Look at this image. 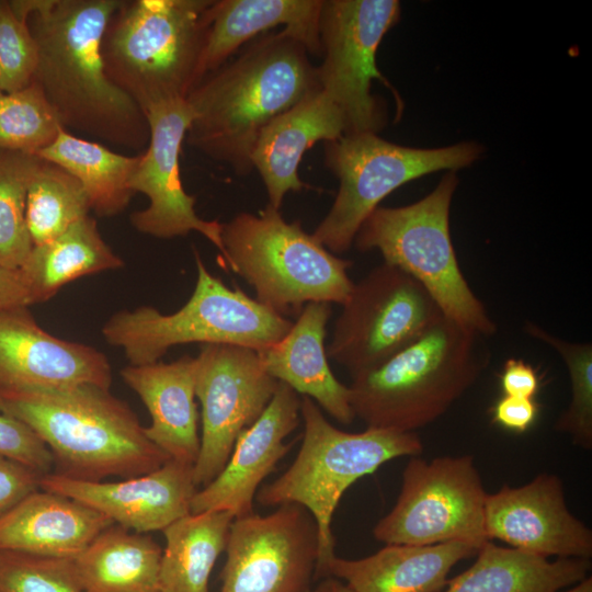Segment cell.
<instances>
[{"label": "cell", "instance_id": "cell-1", "mask_svg": "<svg viewBox=\"0 0 592 592\" xmlns=\"http://www.w3.org/2000/svg\"><path fill=\"white\" fill-rule=\"evenodd\" d=\"M38 50L34 80L62 128L141 153L149 143L145 112L109 78L105 30L123 0H19Z\"/></svg>", "mask_w": 592, "mask_h": 592}, {"label": "cell", "instance_id": "cell-15", "mask_svg": "<svg viewBox=\"0 0 592 592\" xmlns=\"http://www.w3.org/2000/svg\"><path fill=\"white\" fill-rule=\"evenodd\" d=\"M219 592H310L319 539L312 515L284 504L236 517L226 545Z\"/></svg>", "mask_w": 592, "mask_h": 592}, {"label": "cell", "instance_id": "cell-43", "mask_svg": "<svg viewBox=\"0 0 592 592\" xmlns=\"http://www.w3.org/2000/svg\"><path fill=\"white\" fill-rule=\"evenodd\" d=\"M310 592H352L349 587L334 577H325L311 588Z\"/></svg>", "mask_w": 592, "mask_h": 592}, {"label": "cell", "instance_id": "cell-3", "mask_svg": "<svg viewBox=\"0 0 592 592\" xmlns=\"http://www.w3.org/2000/svg\"><path fill=\"white\" fill-rule=\"evenodd\" d=\"M0 413L35 432L52 453L53 473L70 479L128 478L170 460L147 439L129 405L109 388L0 389Z\"/></svg>", "mask_w": 592, "mask_h": 592}, {"label": "cell", "instance_id": "cell-14", "mask_svg": "<svg viewBox=\"0 0 592 592\" xmlns=\"http://www.w3.org/2000/svg\"><path fill=\"white\" fill-rule=\"evenodd\" d=\"M278 384L264 369L255 350L202 344L195 373L202 433L193 466V480L198 489L220 474L238 436L260 418Z\"/></svg>", "mask_w": 592, "mask_h": 592}, {"label": "cell", "instance_id": "cell-2", "mask_svg": "<svg viewBox=\"0 0 592 592\" xmlns=\"http://www.w3.org/2000/svg\"><path fill=\"white\" fill-rule=\"evenodd\" d=\"M308 54L283 29L255 37L189 93L193 118L187 144L236 173L248 174L263 128L321 89Z\"/></svg>", "mask_w": 592, "mask_h": 592}, {"label": "cell", "instance_id": "cell-21", "mask_svg": "<svg viewBox=\"0 0 592 592\" xmlns=\"http://www.w3.org/2000/svg\"><path fill=\"white\" fill-rule=\"evenodd\" d=\"M345 119L321 89L275 117L263 128L251 155V164L265 185L269 204L280 209L286 193L306 184L298 175L304 153L318 141L345 135Z\"/></svg>", "mask_w": 592, "mask_h": 592}, {"label": "cell", "instance_id": "cell-20", "mask_svg": "<svg viewBox=\"0 0 592 592\" xmlns=\"http://www.w3.org/2000/svg\"><path fill=\"white\" fill-rule=\"evenodd\" d=\"M300 406L301 397L280 382L260 418L238 436L220 474L197 489L191 513L227 511L235 519L254 513L253 501L263 480L293 445L285 439L299 425Z\"/></svg>", "mask_w": 592, "mask_h": 592}, {"label": "cell", "instance_id": "cell-13", "mask_svg": "<svg viewBox=\"0 0 592 592\" xmlns=\"http://www.w3.org/2000/svg\"><path fill=\"white\" fill-rule=\"evenodd\" d=\"M342 307L326 351L351 378L378 367L444 317L417 280L385 262L353 285Z\"/></svg>", "mask_w": 592, "mask_h": 592}, {"label": "cell", "instance_id": "cell-28", "mask_svg": "<svg viewBox=\"0 0 592 592\" xmlns=\"http://www.w3.org/2000/svg\"><path fill=\"white\" fill-rule=\"evenodd\" d=\"M161 546L117 524L72 559L83 592H159Z\"/></svg>", "mask_w": 592, "mask_h": 592}, {"label": "cell", "instance_id": "cell-39", "mask_svg": "<svg viewBox=\"0 0 592 592\" xmlns=\"http://www.w3.org/2000/svg\"><path fill=\"white\" fill-rule=\"evenodd\" d=\"M43 476L22 463L0 455V517L41 489Z\"/></svg>", "mask_w": 592, "mask_h": 592}, {"label": "cell", "instance_id": "cell-45", "mask_svg": "<svg viewBox=\"0 0 592 592\" xmlns=\"http://www.w3.org/2000/svg\"><path fill=\"white\" fill-rule=\"evenodd\" d=\"M2 93H3V92H2V90H1V88H0V95H1Z\"/></svg>", "mask_w": 592, "mask_h": 592}, {"label": "cell", "instance_id": "cell-23", "mask_svg": "<svg viewBox=\"0 0 592 592\" xmlns=\"http://www.w3.org/2000/svg\"><path fill=\"white\" fill-rule=\"evenodd\" d=\"M330 316L329 303H308L283 339L257 352L271 376L298 395L309 397L338 422L348 425L355 419L349 386L333 375L325 348Z\"/></svg>", "mask_w": 592, "mask_h": 592}, {"label": "cell", "instance_id": "cell-34", "mask_svg": "<svg viewBox=\"0 0 592 592\" xmlns=\"http://www.w3.org/2000/svg\"><path fill=\"white\" fill-rule=\"evenodd\" d=\"M60 129L55 111L35 81L0 95V150L37 156Z\"/></svg>", "mask_w": 592, "mask_h": 592}, {"label": "cell", "instance_id": "cell-42", "mask_svg": "<svg viewBox=\"0 0 592 592\" xmlns=\"http://www.w3.org/2000/svg\"><path fill=\"white\" fill-rule=\"evenodd\" d=\"M31 305L33 303L20 271L0 264V310Z\"/></svg>", "mask_w": 592, "mask_h": 592}, {"label": "cell", "instance_id": "cell-30", "mask_svg": "<svg viewBox=\"0 0 592 592\" xmlns=\"http://www.w3.org/2000/svg\"><path fill=\"white\" fill-rule=\"evenodd\" d=\"M37 157L71 174L84 190L90 208L98 216H115L129 204L134 194L129 181L139 153L123 155L62 128Z\"/></svg>", "mask_w": 592, "mask_h": 592}, {"label": "cell", "instance_id": "cell-10", "mask_svg": "<svg viewBox=\"0 0 592 592\" xmlns=\"http://www.w3.org/2000/svg\"><path fill=\"white\" fill-rule=\"evenodd\" d=\"M482 152L483 147L475 141L414 148L373 133L344 135L326 143L325 164L338 178L339 190L311 235L330 252L343 253L351 248L364 220L391 192L440 170L466 168Z\"/></svg>", "mask_w": 592, "mask_h": 592}, {"label": "cell", "instance_id": "cell-5", "mask_svg": "<svg viewBox=\"0 0 592 592\" xmlns=\"http://www.w3.org/2000/svg\"><path fill=\"white\" fill-rule=\"evenodd\" d=\"M300 418L304 433L296 457L280 477L260 487L255 500L264 506L297 504L312 515L319 539L315 579L320 580L335 556L332 519L343 493L385 463L420 455L423 443L415 432L374 428L358 433L340 430L307 396L301 397Z\"/></svg>", "mask_w": 592, "mask_h": 592}, {"label": "cell", "instance_id": "cell-26", "mask_svg": "<svg viewBox=\"0 0 592 592\" xmlns=\"http://www.w3.org/2000/svg\"><path fill=\"white\" fill-rule=\"evenodd\" d=\"M478 550L458 540L425 546L386 544L364 558L335 555L327 565L326 577L341 580L352 592H442L452 568Z\"/></svg>", "mask_w": 592, "mask_h": 592}, {"label": "cell", "instance_id": "cell-33", "mask_svg": "<svg viewBox=\"0 0 592 592\" xmlns=\"http://www.w3.org/2000/svg\"><path fill=\"white\" fill-rule=\"evenodd\" d=\"M39 157L0 150V264L19 270L33 242L25 220L30 179Z\"/></svg>", "mask_w": 592, "mask_h": 592}, {"label": "cell", "instance_id": "cell-6", "mask_svg": "<svg viewBox=\"0 0 592 592\" xmlns=\"http://www.w3.org/2000/svg\"><path fill=\"white\" fill-rule=\"evenodd\" d=\"M213 0H123L102 39L105 71L146 112L200 82Z\"/></svg>", "mask_w": 592, "mask_h": 592}, {"label": "cell", "instance_id": "cell-38", "mask_svg": "<svg viewBox=\"0 0 592 592\" xmlns=\"http://www.w3.org/2000/svg\"><path fill=\"white\" fill-rule=\"evenodd\" d=\"M0 455L42 475L54 469V459L45 443L26 424L4 413H0Z\"/></svg>", "mask_w": 592, "mask_h": 592}, {"label": "cell", "instance_id": "cell-8", "mask_svg": "<svg viewBox=\"0 0 592 592\" xmlns=\"http://www.w3.org/2000/svg\"><path fill=\"white\" fill-rule=\"evenodd\" d=\"M196 283L190 299L164 315L150 306L121 310L102 328L109 344L123 350L132 365L158 362L178 344H231L261 351L283 339L293 321L241 289L227 287L194 252Z\"/></svg>", "mask_w": 592, "mask_h": 592}, {"label": "cell", "instance_id": "cell-18", "mask_svg": "<svg viewBox=\"0 0 592 592\" xmlns=\"http://www.w3.org/2000/svg\"><path fill=\"white\" fill-rule=\"evenodd\" d=\"M111 388L112 367L98 349L57 338L29 307L0 310V389Z\"/></svg>", "mask_w": 592, "mask_h": 592}, {"label": "cell", "instance_id": "cell-36", "mask_svg": "<svg viewBox=\"0 0 592 592\" xmlns=\"http://www.w3.org/2000/svg\"><path fill=\"white\" fill-rule=\"evenodd\" d=\"M0 592H83L72 559L0 551Z\"/></svg>", "mask_w": 592, "mask_h": 592}, {"label": "cell", "instance_id": "cell-17", "mask_svg": "<svg viewBox=\"0 0 592 592\" xmlns=\"http://www.w3.org/2000/svg\"><path fill=\"white\" fill-rule=\"evenodd\" d=\"M485 531L488 540L549 558L592 556V532L566 504L561 479L540 473L521 487L504 485L487 494Z\"/></svg>", "mask_w": 592, "mask_h": 592}, {"label": "cell", "instance_id": "cell-29", "mask_svg": "<svg viewBox=\"0 0 592 592\" xmlns=\"http://www.w3.org/2000/svg\"><path fill=\"white\" fill-rule=\"evenodd\" d=\"M123 265L89 215L56 238L34 246L19 271L34 305L47 301L72 281Z\"/></svg>", "mask_w": 592, "mask_h": 592}, {"label": "cell", "instance_id": "cell-31", "mask_svg": "<svg viewBox=\"0 0 592 592\" xmlns=\"http://www.w3.org/2000/svg\"><path fill=\"white\" fill-rule=\"evenodd\" d=\"M235 516L227 511L189 513L163 531L159 592H209L213 568L226 549Z\"/></svg>", "mask_w": 592, "mask_h": 592}, {"label": "cell", "instance_id": "cell-7", "mask_svg": "<svg viewBox=\"0 0 592 592\" xmlns=\"http://www.w3.org/2000/svg\"><path fill=\"white\" fill-rule=\"evenodd\" d=\"M224 262L276 314L299 315L312 301L343 305L354 283L352 262L330 252L299 221L287 223L267 205L258 215L240 213L223 224Z\"/></svg>", "mask_w": 592, "mask_h": 592}, {"label": "cell", "instance_id": "cell-35", "mask_svg": "<svg viewBox=\"0 0 592 592\" xmlns=\"http://www.w3.org/2000/svg\"><path fill=\"white\" fill-rule=\"evenodd\" d=\"M524 331L554 349L563 360L571 384V400L557 419L555 429L571 436L573 444L592 448V345L576 343L551 334L527 321Z\"/></svg>", "mask_w": 592, "mask_h": 592}, {"label": "cell", "instance_id": "cell-4", "mask_svg": "<svg viewBox=\"0 0 592 592\" xmlns=\"http://www.w3.org/2000/svg\"><path fill=\"white\" fill-rule=\"evenodd\" d=\"M485 337L442 317L378 367L352 377L350 403L366 428L415 432L443 415L479 378Z\"/></svg>", "mask_w": 592, "mask_h": 592}, {"label": "cell", "instance_id": "cell-44", "mask_svg": "<svg viewBox=\"0 0 592 592\" xmlns=\"http://www.w3.org/2000/svg\"><path fill=\"white\" fill-rule=\"evenodd\" d=\"M563 592H592V578L587 577Z\"/></svg>", "mask_w": 592, "mask_h": 592}, {"label": "cell", "instance_id": "cell-27", "mask_svg": "<svg viewBox=\"0 0 592 592\" xmlns=\"http://www.w3.org/2000/svg\"><path fill=\"white\" fill-rule=\"evenodd\" d=\"M590 568L589 559L550 561L488 540L474 563L448 580L444 592H559L587 578Z\"/></svg>", "mask_w": 592, "mask_h": 592}, {"label": "cell", "instance_id": "cell-24", "mask_svg": "<svg viewBox=\"0 0 592 592\" xmlns=\"http://www.w3.org/2000/svg\"><path fill=\"white\" fill-rule=\"evenodd\" d=\"M113 524L78 500L38 489L0 517V551L75 559Z\"/></svg>", "mask_w": 592, "mask_h": 592}, {"label": "cell", "instance_id": "cell-41", "mask_svg": "<svg viewBox=\"0 0 592 592\" xmlns=\"http://www.w3.org/2000/svg\"><path fill=\"white\" fill-rule=\"evenodd\" d=\"M504 396L534 399L539 388L535 368L521 358H508L500 374Z\"/></svg>", "mask_w": 592, "mask_h": 592}, {"label": "cell", "instance_id": "cell-16", "mask_svg": "<svg viewBox=\"0 0 592 592\" xmlns=\"http://www.w3.org/2000/svg\"><path fill=\"white\" fill-rule=\"evenodd\" d=\"M149 143L139 153L129 187L149 200L147 208L134 212L130 223L139 232L169 239L197 231L225 255L223 224L201 218L194 208L195 197L183 187L180 155L193 113L185 100H172L150 106L145 112Z\"/></svg>", "mask_w": 592, "mask_h": 592}, {"label": "cell", "instance_id": "cell-37", "mask_svg": "<svg viewBox=\"0 0 592 592\" xmlns=\"http://www.w3.org/2000/svg\"><path fill=\"white\" fill-rule=\"evenodd\" d=\"M38 50L27 19L10 1H0V88L3 93L27 87L37 67Z\"/></svg>", "mask_w": 592, "mask_h": 592}, {"label": "cell", "instance_id": "cell-11", "mask_svg": "<svg viewBox=\"0 0 592 592\" xmlns=\"http://www.w3.org/2000/svg\"><path fill=\"white\" fill-rule=\"evenodd\" d=\"M397 0H322L319 38L322 62L317 67L321 90L341 110L345 135L377 134L387 124L383 100L372 93L374 80L392 91L379 71L376 54L387 32L400 20Z\"/></svg>", "mask_w": 592, "mask_h": 592}, {"label": "cell", "instance_id": "cell-9", "mask_svg": "<svg viewBox=\"0 0 592 592\" xmlns=\"http://www.w3.org/2000/svg\"><path fill=\"white\" fill-rule=\"evenodd\" d=\"M457 184L456 172L448 171L418 202L378 206L360 227L354 243L362 252L377 249L385 263L417 280L445 317L489 337L497 326L467 283L451 238L449 209Z\"/></svg>", "mask_w": 592, "mask_h": 592}, {"label": "cell", "instance_id": "cell-12", "mask_svg": "<svg viewBox=\"0 0 592 592\" xmlns=\"http://www.w3.org/2000/svg\"><path fill=\"white\" fill-rule=\"evenodd\" d=\"M487 494L471 455L432 460L411 456L397 501L375 524L373 535L385 544L425 546L458 540L480 548L488 542Z\"/></svg>", "mask_w": 592, "mask_h": 592}, {"label": "cell", "instance_id": "cell-22", "mask_svg": "<svg viewBox=\"0 0 592 592\" xmlns=\"http://www.w3.org/2000/svg\"><path fill=\"white\" fill-rule=\"evenodd\" d=\"M195 373L196 357L190 355L170 363L128 364L121 371L150 414V424L144 426L147 439L170 459L193 466L201 445Z\"/></svg>", "mask_w": 592, "mask_h": 592}, {"label": "cell", "instance_id": "cell-19", "mask_svg": "<svg viewBox=\"0 0 592 592\" xmlns=\"http://www.w3.org/2000/svg\"><path fill=\"white\" fill-rule=\"evenodd\" d=\"M41 489L78 500L114 524L148 534L191 513L198 488L193 465L170 459L148 474L117 481H83L49 473L42 477Z\"/></svg>", "mask_w": 592, "mask_h": 592}, {"label": "cell", "instance_id": "cell-32", "mask_svg": "<svg viewBox=\"0 0 592 592\" xmlns=\"http://www.w3.org/2000/svg\"><path fill=\"white\" fill-rule=\"evenodd\" d=\"M90 210L80 183L60 167L39 158L25 198V220L33 247L61 235L89 216Z\"/></svg>", "mask_w": 592, "mask_h": 592}, {"label": "cell", "instance_id": "cell-40", "mask_svg": "<svg viewBox=\"0 0 592 592\" xmlns=\"http://www.w3.org/2000/svg\"><path fill=\"white\" fill-rule=\"evenodd\" d=\"M538 405L534 399L503 396L492 407L493 422L508 430L523 433L535 422Z\"/></svg>", "mask_w": 592, "mask_h": 592}, {"label": "cell", "instance_id": "cell-25", "mask_svg": "<svg viewBox=\"0 0 592 592\" xmlns=\"http://www.w3.org/2000/svg\"><path fill=\"white\" fill-rule=\"evenodd\" d=\"M322 0H213L200 65V81L243 44L278 25L309 54L321 56L319 19Z\"/></svg>", "mask_w": 592, "mask_h": 592}]
</instances>
